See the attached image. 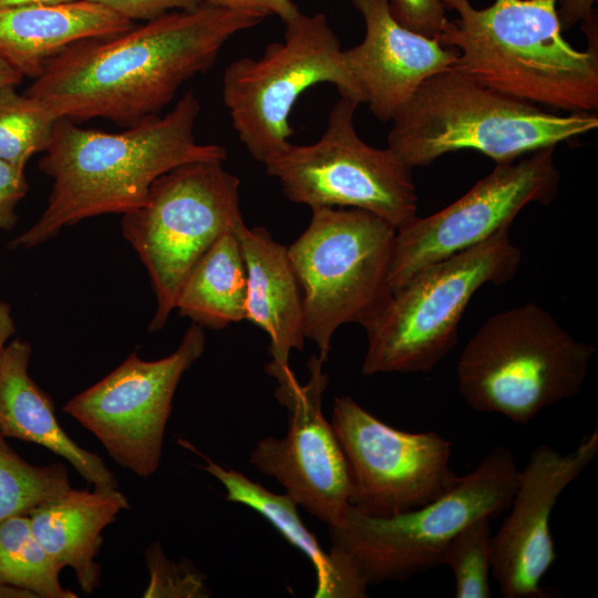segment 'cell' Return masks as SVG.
Masks as SVG:
<instances>
[{
	"label": "cell",
	"mask_w": 598,
	"mask_h": 598,
	"mask_svg": "<svg viewBox=\"0 0 598 598\" xmlns=\"http://www.w3.org/2000/svg\"><path fill=\"white\" fill-rule=\"evenodd\" d=\"M71 487L62 463L33 465L0 436V520L28 514Z\"/></svg>",
	"instance_id": "484cf974"
},
{
	"label": "cell",
	"mask_w": 598,
	"mask_h": 598,
	"mask_svg": "<svg viewBox=\"0 0 598 598\" xmlns=\"http://www.w3.org/2000/svg\"><path fill=\"white\" fill-rule=\"evenodd\" d=\"M320 83L365 103L339 38L320 12H298L286 22L282 42L269 43L258 58L243 56L226 66L224 104L239 141L256 161L265 164L289 145L291 111L303 92Z\"/></svg>",
	"instance_id": "30bf717a"
},
{
	"label": "cell",
	"mask_w": 598,
	"mask_h": 598,
	"mask_svg": "<svg viewBox=\"0 0 598 598\" xmlns=\"http://www.w3.org/2000/svg\"><path fill=\"white\" fill-rule=\"evenodd\" d=\"M598 454V427L563 454L542 443L518 471L508 514L492 537V575L505 598H546L540 581L557 558L550 515L564 489Z\"/></svg>",
	"instance_id": "2e32d148"
},
{
	"label": "cell",
	"mask_w": 598,
	"mask_h": 598,
	"mask_svg": "<svg viewBox=\"0 0 598 598\" xmlns=\"http://www.w3.org/2000/svg\"><path fill=\"white\" fill-rule=\"evenodd\" d=\"M181 443L200 455L202 468L221 483L226 499L247 506L267 519L292 546L302 551L315 567L317 588L315 598H363L368 585L355 567L343 556L326 553L315 535L301 520L298 505L286 494H275L243 473L227 468L199 453L185 441Z\"/></svg>",
	"instance_id": "7402d4cb"
},
{
	"label": "cell",
	"mask_w": 598,
	"mask_h": 598,
	"mask_svg": "<svg viewBox=\"0 0 598 598\" xmlns=\"http://www.w3.org/2000/svg\"><path fill=\"white\" fill-rule=\"evenodd\" d=\"M130 503L118 488L74 489L70 487L27 515L33 535L55 565L73 569L81 590L93 594L101 584L96 556L102 533Z\"/></svg>",
	"instance_id": "44dd1931"
},
{
	"label": "cell",
	"mask_w": 598,
	"mask_h": 598,
	"mask_svg": "<svg viewBox=\"0 0 598 598\" xmlns=\"http://www.w3.org/2000/svg\"><path fill=\"white\" fill-rule=\"evenodd\" d=\"M491 518L481 517L458 532L444 553L442 565L455 577L456 598H489L492 573Z\"/></svg>",
	"instance_id": "4316f807"
},
{
	"label": "cell",
	"mask_w": 598,
	"mask_h": 598,
	"mask_svg": "<svg viewBox=\"0 0 598 598\" xmlns=\"http://www.w3.org/2000/svg\"><path fill=\"white\" fill-rule=\"evenodd\" d=\"M14 332L16 324L11 316L10 306L0 299V352L8 344V340Z\"/></svg>",
	"instance_id": "836d02e7"
},
{
	"label": "cell",
	"mask_w": 598,
	"mask_h": 598,
	"mask_svg": "<svg viewBox=\"0 0 598 598\" xmlns=\"http://www.w3.org/2000/svg\"><path fill=\"white\" fill-rule=\"evenodd\" d=\"M331 425L347 460L350 504L389 517L421 507L460 480L451 467V442L436 432L392 427L350 396H337Z\"/></svg>",
	"instance_id": "4fadbf2b"
},
{
	"label": "cell",
	"mask_w": 598,
	"mask_h": 598,
	"mask_svg": "<svg viewBox=\"0 0 598 598\" xmlns=\"http://www.w3.org/2000/svg\"><path fill=\"white\" fill-rule=\"evenodd\" d=\"M597 0H558L557 14L561 30L569 29L579 22L589 21L594 17V3Z\"/></svg>",
	"instance_id": "d6a6232c"
},
{
	"label": "cell",
	"mask_w": 598,
	"mask_h": 598,
	"mask_svg": "<svg viewBox=\"0 0 598 598\" xmlns=\"http://www.w3.org/2000/svg\"><path fill=\"white\" fill-rule=\"evenodd\" d=\"M365 24L363 40L343 49L348 70L381 122L393 118L421 84L452 68L455 49L401 25L389 0H351Z\"/></svg>",
	"instance_id": "e0dca14e"
},
{
	"label": "cell",
	"mask_w": 598,
	"mask_h": 598,
	"mask_svg": "<svg viewBox=\"0 0 598 598\" xmlns=\"http://www.w3.org/2000/svg\"><path fill=\"white\" fill-rule=\"evenodd\" d=\"M311 210L309 225L287 248L302 295L305 337L324 362L341 326L367 329L388 303L396 228L358 208Z\"/></svg>",
	"instance_id": "ba28073f"
},
{
	"label": "cell",
	"mask_w": 598,
	"mask_h": 598,
	"mask_svg": "<svg viewBox=\"0 0 598 598\" xmlns=\"http://www.w3.org/2000/svg\"><path fill=\"white\" fill-rule=\"evenodd\" d=\"M359 103L346 96L332 105L327 125L315 143L289 145L265 163L285 196L311 209L358 208L396 229L417 216L419 196L412 167L388 147L367 144L357 133Z\"/></svg>",
	"instance_id": "8fae6325"
},
{
	"label": "cell",
	"mask_w": 598,
	"mask_h": 598,
	"mask_svg": "<svg viewBox=\"0 0 598 598\" xmlns=\"http://www.w3.org/2000/svg\"><path fill=\"white\" fill-rule=\"evenodd\" d=\"M75 0H0V9L23 6H48L68 3Z\"/></svg>",
	"instance_id": "d590c367"
},
{
	"label": "cell",
	"mask_w": 598,
	"mask_h": 598,
	"mask_svg": "<svg viewBox=\"0 0 598 598\" xmlns=\"http://www.w3.org/2000/svg\"><path fill=\"white\" fill-rule=\"evenodd\" d=\"M555 147L499 163L466 194L426 217L396 229L390 269L392 291L419 270L474 247L503 229L529 204L547 205L558 195Z\"/></svg>",
	"instance_id": "5bb4252c"
},
{
	"label": "cell",
	"mask_w": 598,
	"mask_h": 598,
	"mask_svg": "<svg viewBox=\"0 0 598 598\" xmlns=\"http://www.w3.org/2000/svg\"><path fill=\"white\" fill-rule=\"evenodd\" d=\"M0 598H35L31 592L0 580Z\"/></svg>",
	"instance_id": "8d00e7d4"
},
{
	"label": "cell",
	"mask_w": 598,
	"mask_h": 598,
	"mask_svg": "<svg viewBox=\"0 0 598 598\" xmlns=\"http://www.w3.org/2000/svg\"><path fill=\"white\" fill-rule=\"evenodd\" d=\"M265 18L208 2L172 11L70 45L45 63L27 94L59 118L101 117L128 127L158 115L186 81L214 65L234 35Z\"/></svg>",
	"instance_id": "6da1fadb"
},
{
	"label": "cell",
	"mask_w": 598,
	"mask_h": 598,
	"mask_svg": "<svg viewBox=\"0 0 598 598\" xmlns=\"http://www.w3.org/2000/svg\"><path fill=\"white\" fill-rule=\"evenodd\" d=\"M200 110L195 93L187 91L165 115L120 133L59 118L38 165L52 179L47 207L9 246L32 248L83 219L126 214L145 203L152 184L168 171L197 161L224 162L225 147L196 140Z\"/></svg>",
	"instance_id": "7a4b0ae2"
},
{
	"label": "cell",
	"mask_w": 598,
	"mask_h": 598,
	"mask_svg": "<svg viewBox=\"0 0 598 598\" xmlns=\"http://www.w3.org/2000/svg\"><path fill=\"white\" fill-rule=\"evenodd\" d=\"M27 192L24 168L0 158V230L14 227L18 220L16 207Z\"/></svg>",
	"instance_id": "4dcf8cb0"
},
{
	"label": "cell",
	"mask_w": 598,
	"mask_h": 598,
	"mask_svg": "<svg viewBox=\"0 0 598 598\" xmlns=\"http://www.w3.org/2000/svg\"><path fill=\"white\" fill-rule=\"evenodd\" d=\"M31 355V346L18 339L0 352V436L48 448L65 458L94 488H117L104 461L61 427L52 399L29 375Z\"/></svg>",
	"instance_id": "d6986e66"
},
{
	"label": "cell",
	"mask_w": 598,
	"mask_h": 598,
	"mask_svg": "<svg viewBox=\"0 0 598 598\" xmlns=\"http://www.w3.org/2000/svg\"><path fill=\"white\" fill-rule=\"evenodd\" d=\"M133 21L85 0L0 9V54L23 76L37 79L70 45L133 28Z\"/></svg>",
	"instance_id": "ffe728a7"
},
{
	"label": "cell",
	"mask_w": 598,
	"mask_h": 598,
	"mask_svg": "<svg viewBox=\"0 0 598 598\" xmlns=\"http://www.w3.org/2000/svg\"><path fill=\"white\" fill-rule=\"evenodd\" d=\"M206 2L236 10L254 11L267 16H277L285 23L299 11L291 0H206Z\"/></svg>",
	"instance_id": "1f68e13d"
},
{
	"label": "cell",
	"mask_w": 598,
	"mask_h": 598,
	"mask_svg": "<svg viewBox=\"0 0 598 598\" xmlns=\"http://www.w3.org/2000/svg\"><path fill=\"white\" fill-rule=\"evenodd\" d=\"M246 296L247 270L241 246L236 230L227 231L188 271L175 309L203 328L219 330L245 320Z\"/></svg>",
	"instance_id": "603a6c76"
},
{
	"label": "cell",
	"mask_w": 598,
	"mask_h": 598,
	"mask_svg": "<svg viewBox=\"0 0 598 598\" xmlns=\"http://www.w3.org/2000/svg\"><path fill=\"white\" fill-rule=\"evenodd\" d=\"M391 121L386 147L412 168L463 150L509 163L598 127L597 112H548L453 66L424 81Z\"/></svg>",
	"instance_id": "277c9868"
},
{
	"label": "cell",
	"mask_w": 598,
	"mask_h": 598,
	"mask_svg": "<svg viewBox=\"0 0 598 598\" xmlns=\"http://www.w3.org/2000/svg\"><path fill=\"white\" fill-rule=\"evenodd\" d=\"M322 364L319 357H311L306 384L295 375L278 382L276 396L289 413L287 434L260 440L249 462L279 482L298 506L332 526L350 505L351 483L343 451L321 410L328 384Z\"/></svg>",
	"instance_id": "9a60e30c"
},
{
	"label": "cell",
	"mask_w": 598,
	"mask_h": 598,
	"mask_svg": "<svg viewBox=\"0 0 598 598\" xmlns=\"http://www.w3.org/2000/svg\"><path fill=\"white\" fill-rule=\"evenodd\" d=\"M205 346L204 328L193 322L173 353L146 361L133 352L62 410L94 434L116 464L148 478L159 465L177 385Z\"/></svg>",
	"instance_id": "7c38bea8"
},
{
	"label": "cell",
	"mask_w": 598,
	"mask_h": 598,
	"mask_svg": "<svg viewBox=\"0 0 598 598\" xmlns=\"http://www.w3.org/2000/svg\"><path fill=\"white\" fill-rule=\"evenodd\" d=\"M61 569L37 540L27 514L0 520V580L35 598H76L62 587Z\"/></svg>",
	"instance_id": "cb8c5ba5"
},
{
	"label": "cell",
	"mask_w": 598,
	"mask_h": 598,
	"mask_svg": "<svg viewBox=\"0 0 598 598\" xmlns=\"http://www.w3.org/2000/svg\"><path fill=\"white\" fill-rule=\"evenodd\" d=\"M102 6L131 21L152 20L165 13L192 10L206 0H85Z\"/></svg>",
	"instance_id": "f546056e"
},
{
	"label": "cell",
	"mask_w": 598,
	"mask_h": 598,
	"mask_svg": "<svg viewBox=\"0 0 598 598\" xmlns=\"http://www.w3.org/2000/svg\"><path fill=\"white\" fill-rule=\"evenodd\" d=\"M558 0H495L475 9L470 0H443L458 17L436 38L458 53L453 68L502 94L567 113L598 110V32L578 50L563 37Z\"/></svg>",
	"instance_id": "3957f363"
},
{
	"label": "cell",
	"mask_w": 598,
	"mask_h": 598,
	"mask_svg": "<svg viewBox=\"0 0 598 598\" xmlns=\"http://www.w3.org/2000/svg\"><path fill=\"white\" fill-rule=\"evenodd\" d=\"M245 224L240 179L223 162L177 166L151 186L145 203L122 215L121 229L145 266L156 299L150 332L165 327L188 271L225 233Z\"/></svg>",
	"instance_id": "9c48e42d"
},
{
	"label": "cell",
	"mask_w": 598,
	"mask_h": 598,
	"mask_svg": "<svg viewBox=\"0 0 598 598\" xmlns=\"http://www.w3.org/2000/svg\"><path fill=\"white\" fill-rule=\"evenodd\" d=\"M236 234L247 270L245 320L269 337L271 361L266 371L279 382L293 374L289 355L305 344L301 290L287 246L276 241L265 227L243 224Z\"/></svg>",
	"instance_id": "ac0fdd59"
},
{
	"label": "cell",
	"mask_w": 598,
	"mask_h": 598,
	"mask_svg": "<svg viewBox=\"0 0 598 598\" xmlns=\"http://www.w3.org/2000/svg\"><path fill=\"white\" fill-rule=\"evenodd\" d=\"M508 231L424 267L394 289L365 329L361 372H431L455 347L473 296L485 285H503L516 275L522 252Z\"/></svg>",
	"instance_id": "52a82bcc"
},
{
	"label": "cell",
	"mask_w": 598,
	"mask_h": 598,
	"mask_svg": "<svg viewBox=\"0 0 598 598\" xmlns=\"http://www.w3.org/2000/svg\"><path fill=\"white\" fill-rule=\"evenodd\" d=\"M518 471L513 453L498 446L450 491L415 509L378 517L350 504L341 520L328 526L330 551L346 557L368 586L403 581L436 568L465 526L507 512Z\"/></svg>",
	"instance_id": "8992f818"
},
{
	"label": "cell",
	"mask_w": 598,
	"mask_h": 598,
	"mask_svg": "<svg viewBox=\"0 0 598 598\" xmlns=\"http://www.w3.org/2000/svg\"><path fill=\"white\" fill-rule=\"evenodd\" d=\"M58 120L38 99L19 94L16 86L1 87L0 158L24 168L33 155L47 150Z\"/></svg>",
	"instance_id": "d4e9b609"
},
{
	"label": "cell",
	"mask_w": 598,
	"mask_h": 598,
	"mask_svg": "<svg viewBox=\"0 0 598 598\" xmlns=\"http://www.w3.org/2000/svg\"><path fill=\"white\" fill-rule=\"evenodd\" d=\"M394 19L406 29L436 39L446 22L443 0H389Z\"/></svg>",
	"instance_id": "f1b7e54d"
},
{
	"label": "cell",
	"mask_w": 598,
	"mask_h": 598,
	"mask_svg": "<svg viewBox=\"0 0 598 598\" xmlns=\"http://www.w3.org/2000/svg\"><path fill=\"white\" fill-rule=\"evenodd\" d=\"M150 582L145 598H203L209 596L204 575L187 559H169L158 542L145 549Z\"/></svg>",
	"instance_id": "83f0119b"
},
{
	"label": "cell",
	"mask_w": 598,
	"mask_h": 598,
	"mask_svg": "<svg viewBox=\"0 0 598 598\" xmlns=\"http://www.w3.org/2000/svg\"><path fill=\"white\" fill-rule=\"evenodd\" d=\"M23 78L24 76L0 54V89L16 86Z\"/></svg>",
	"instance_id": "e575fe53"
},
{
	"label": "cell",
	"mask_w": 598,
	"mask_h": 598,
	"mask_svg": "<svg viewBox=\"0 0 598 598\" xmlns=\"http://www.w3.org/2000/svg\"><path fill=\"white\" fill-rule=\"evenodd\" d=\"M595 353L594 346L528 302L491 316L478 328L457 361V389L472 409L526 425L579 393Z\"/></svg>",
	"instance_id": "5b68a950"
}]
</instances>
